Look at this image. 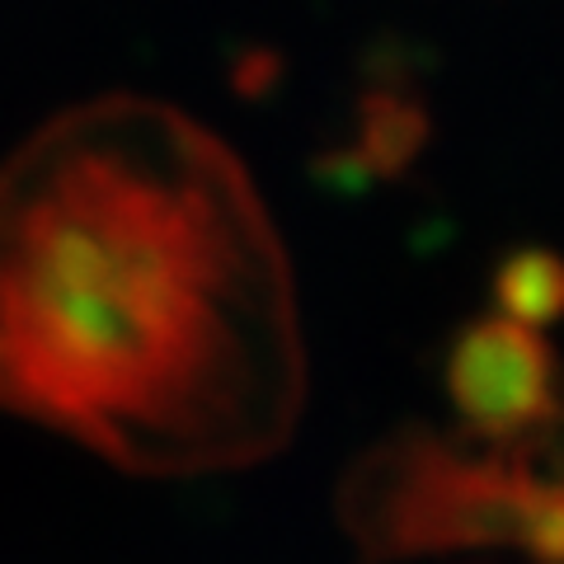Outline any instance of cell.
<instances>
[{
	"label": "cell",
	"mask_w": 564,
	"mask_h": 564,
	"mask_svg": "<svg viewBox=\"0 0 564 564\" xmlns=\"http://www.w3.org/2000/svg\"><path fill=\"white\" fill-rule=\"evenodd\" d=\"M0 404L147 475L240 466L288 437V259L198 122L104 99L0 170Z\"/></svg>",
	"instance_id": "6da1fadb"
},
{
	"label": "cell",
	"mask_w": 564,
	"mask_h": 564,
	"mask_svg": "<svg viewBox=\"0 0 564 564\" xmlns=\"http://www.w3.org/2000/svg\"><path fill=\"white\" fill-rule=\"evenodd\" d=\"M339 522L377 564L475 545H513L541 564L560 560L555 475H536L518 447L470 452L429 429H400L348 470Z\"/></svg>",
	"instance_id": "7a4b0ae2"
},
{
	"label": "cell",
	"mask_w": 564,
	"mask_h": 564,
	"mask_svg": "<svg viewBox=\"0 0 564 564\" xmlns=\"http://www.w3.org/2000/svg\"><path fill=\"white\" fill-rule=\"evenodd\" d=\"M560 292H564L560 263L545 250H518L513 259H503L499 273H494V296H499V306L527 329L555 321Z\"/></svg>",
	"instance_id": "277c9868"
},
{
	"label": "cell",
	"mask_w": 564,
	"mask_h": 564,
	"mask_svg": "<svg viewBox=\"0 0 564 564\" xmlns=\"http://www.w3.org/2000/svg\"><path fill=\"white\" fill-rule=\"evenodd\" d=\"M456 414L480 437L518 443L555 423V362L551 348L518 321H475L456 334L447 362Z\"/></svg>",
	"instance_id": "3957f363"
}]
</instances>
